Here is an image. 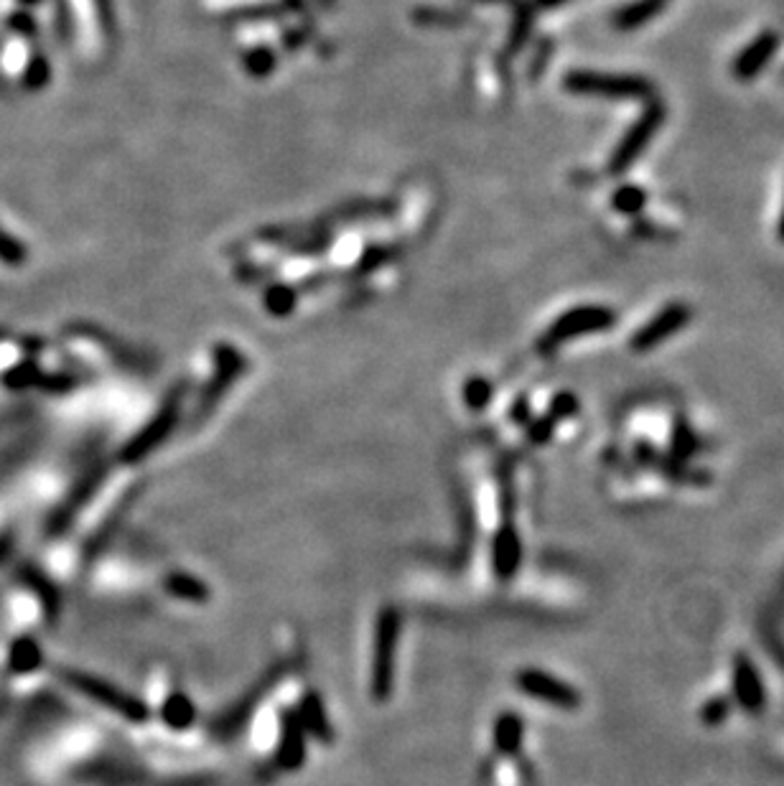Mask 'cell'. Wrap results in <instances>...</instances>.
<instances>
[{
    "mask_svg": "<svg viewBox=\"0 0 784 786\" xmlns=\"http://www.w3.org/2000/svg\"><path fill=\"white\" fill-rule=\"evenodd\" d=\"M614 326V313L609 308L601 306H581L573 311L563 313V316L545 331V336L540 339V349H553L560 346L563 341L573 339V336L583 334H596V331H606Z\"/></svg>",
    "mask_w": 784,
    "mask_h": 786,
    "instance_id": "3",
    "label": "cell"
},
{
    "mask_svg": "<svg viewBox=\"0 0 784 786\" xmlns=\"http://www.w3.org/2000/svg\"><path fill=\"white\" fill-rule=\"evenodd\" d=\"M520 540L512 527H504L494 540V570L499 578H510L520 565Z\"/></svg>",
    "mask_w": 784,
    "mask_h": 786,
    "instance_id": "10",
    "label": "cell"
},
{
    "mask_svg": "<svg viewBox=\"0 0 784 786\" xmlns=\"http://www.w3.org/2000/svg\"><path fill=\"white\" fill-rule=\"evenodd\" d=\"M298 720H301L303 731L311 733L314 738H321V741H329L331 738V725L329 720H326V713H324V705H321L319 695H314V692H308L306 697H303L301 703V710H298Z\"/></svg>",
    "mask_w": 784,
    "mask_h": 786,
    "instance_id": "11",
    "label": "cell"
},
{
    "mask_svg": "<svg viewBox=\"0 0 784 786\" xmlns=\"http://www.w3.org/2000/svg\"><path fill=\"white\" fill-rule=\"evenodd\" d=\"M642 204H644V191L637 189V186H622V189L614 194V207L624 214L639 212Z\"/></svg>",
    "mask_w": 784,
    "mask_h": 786,
    "instance_id": "17",
    "label": "cell"
},
{
    "mask_svg": "<svg viewBox=\"0 0 784 786\" xmlns=\"http://www.w3.org/2000/svg\"><path fill=\"white\" fill-rule=\"evenodd\" d=\"M163 720H166L171 728H176V731H184V728H189L191 723H194V705H191V700L186 695H181V692H174V695H168L166 700H163V710H161Z\"/></svg>",
    "mask_w": 784,
    "mask_h": 786,
    "instance_id": "13",
    "label": "cell"
},
{
    "mask_svg": "<svg viewBox=\"0 0 784 786\" xmlns=\"http://www.w3.org/2000/svg\"><path fill=\"white\" fill-rule=\"evenodd\" d=\"M278 759L283 769H298L306 759V731H303L301 720L296 713H291L286 718V728H283V738H280Z\"/></svg>",
    "mask_w": 784,
    "mask_h": 786,
    "instance_id": "9",
    "label": "cell"
},
{
    "mask_svg": "<svg viewBox=\"0 0 784 786\" xmlns=\"http://www.w3.org/2000/svg\"><path fill=\"white\" fill-rule=\"evenodd\" d=\"M662 118H665V110H662L660 105H652L644 110L642 118H639L637 123L627 130V135L622 138V143L616 145V151H614V156H611V163H609L611 171L614 173L627 171V168L632 166L639 156H642L644 148L650 145V140L655 138V133L660 130Z\"/></svg>",
    "mask_w": 784,
    "mask_h": 786,
    "instance_id": "4",
    "label": "cell"
},
{
    "mask_svg": "<svg viewBox=\"0 0 784 786\" xmlns=\"http://www.w3.org/2000/svg\"><path fill=\"white\" fill-rule=\"evenodd\" d=\"M517 685L522 687V692L527 695L545 700V703L560 705V708H576L578 705V692L573 687H568L566 682H560L558 677H550L540 669H525L517 675Z\"/></svg>",
    "mask_w": 784,
    "mask_h": 786,
    "instance_id": "7",
    "label": "cell"
},
{
    "mask_svg": "<svg viewBox=\"0 0 784 786\" xmlns=\"http://www.w3.org/2000/svg\"><path fill=\"white\" fill-rule=\"evenodd\" d=\"M662 6H665V0H642V3H634V6L627 8V11H622V16H619V26L622 28L642 26V23L650 21Z\"/></svg>",
    "mask_w": 784,
    "mask_h": 786,
    "instance_id": "15",
    "label": "cell"
},
{
    "mask_svg": "<svg viewBox=\"0 0 784 786\" xmlns=\"http://www.w3.org/2000/svg\"><path fill=\"white\" fill-rule=\"evenodd\" d=\"M779 235H782L784 240V209H782V217H779Z\"/></svg>",
    "mask_w": 784,
    "mask_h": 786,
    "instance_id": "18",
    "label": "cell"
},
{
    "mask_svg": "<svg viewBox=\"0 0 784 786\" xmlns=\"http://www.w3.org/2000/svg\"><path fill=\"white\" fill-rule=\"evenodd\" d=\"M777 46H779V39L774 34H764V36H759V39L751 41V44L741 51L739 59H736V64H734L736 77L744 79V82L746 79L756 77V74L767 67L769 59H772V54L777 51Z\"/></svg>",
    "mask_w": 784,
    "mask_h": 786,
    "instance_id": "8",
    "label": "cell"
},
{
    "mask_svg": "<svg viewBox=\"0 0 784 786\" xmlns=\"http://www.w3.org/2000/svg\"><path fill=\"white\" fill-rule=\"evenodd\" d=\"M398 614L385 608L377 621L375 659H372V695L387 700L392 692V672H395V647H398Z\"/></svg>",
    "mask_w": 784,
    "mask_h": 786,
    "instance_id": "2",
    "label": "cell"
},
{
    "mask_svg": "<svg viewBox=\"0 0 784 786\" xmlns=\"http://www.w3.org/2000/svg\"><path fill=\"white\" fill-rule=\"evenodd\" d=\"M734 680H736V687H739L741 703L749 705V708L751 705L762 703V687H759V680H756L754 669H751L744 659H739V662H736Z\"/></svg>",
    "mask_w": 784,
    "mask_h": 786,
    "instance_id": "14",
    "label": "cell"
},
{
    "mask_svg": "<svg viewBox=\"0 0 784 786\" xmlns=\"http://www.w3.org/2000/svg\"><path fill=\"white\" fill-rule=\"evenodd\" d=\"M566 87L578 95H599L611 100H639L652 92L642 77H619L601 72H573L566 77Z\"/></svg>",
    "mask_w": 784,
    "mask_h": 786,
    "instance_id": "1",
    "label": "cell"
},
{
    "mask_svg": "<svg viewBox=\"0 0 784 786\" xmlns=\"http://www.w3.org/2000/svg\"><path fill=\"white\" fill-rule=\"evenodd\" d=\"M166 588L174 593V596L191 598V601H202V598H207V588H204L199 580H194L191 575H184V573L171 575V578L166 580Z\"/></svg>",
    "mask_w": 784,
    "mask_h": 786,
    "instance_id": "16",
    "label": "cell"
},
{
    "mask_svg": "<svg viewBox=\"0 0 784 786\" xmlns=\"http://www.w3.org/2000/svg\"><path fill=\"white\" fill-rule=\"evenodd\" d=\"M74 687H77L82 695H87L90 700H95L97 705H105L107 710L112 713L123 715L125 720H133V723H140V720L148 718V708L140 703L135 695H128V692H120L118 687L107 685V682L95 680V677L87 675H72Z\"/></svg>",
    "mask_w": 784,
    "mask_h": 786,
    "instance_id": "5",
    "label": "cell"
},
{
    "mask_svg": "<svg viewBox=\"0 0 784 786\" xmlns=\"http://www.w3.org/2000/svg\"><path fill=\"white\" fill-rule=\"evenodd\" d=\"M522 731H525V725L517 715H502L494 725V743H497L499 751L507 753V756L520 751Z\"/></svg>",
    "mask_w": 784,
    "mask_h": 786,
    "instance_id": "12",
    "label": "cell"
},
{
    "mask_svg": "<svg viewBox=\"0 0 784 786\" xmlns=\"http://www.w3.org/2000/svg\"><path fill=\"white\" fill-rule=\"evenodd\" d=\"M690 321V311L683 303H672V306L662 308L650 324L642 326L637 334L632 336V349L634 352H647L655 349L657 344H662L665 339H670L672 334H678L685 324Z\"/></svg>",
    "mask_w": 784,
    "mask_h": 786,
    "instance_id": "6",
    "label": "cell"
}]
</instances>
